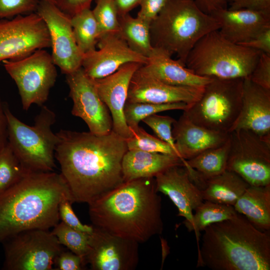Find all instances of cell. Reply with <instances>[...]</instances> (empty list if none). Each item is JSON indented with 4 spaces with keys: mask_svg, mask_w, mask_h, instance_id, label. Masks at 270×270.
<instances>
[{
    "mask_svg": "<svg viewBox=\"0 0 270 270\" xmlns=\"http://www.w3.org/2000/svg\"><path fill=\"white\" fill-rule=\"evenodd\" d=\"M56 134L55 158L74 202L88 204L124 182L125 138L112 130L100 136L66 130Z\"/></svg>",
    "mask_w": 270,
    "mask_h": 270,
    "instance_id": "6da1fadb",
    "label": "cell"
},
{
    "mask_svg": "<svg viewBox=\"0 0 270 270\" xmlns=\"http://www.w3.org/2000/svg\"><path fill=\"white\" fill-rule=\"evenodd\" d=\"M88 205L92 225L114 235L140 244L163 231L154 178L124 182Z\"/></svg>",
    "mask_w": 270,
    "mask_h": 270,
    "instance_id": "7a4b0ae2",
    "label": "cell"
},
{
    "mask_svg": "<svg viewBox=\"0 0 270 270\" xmlns=\"http://www.w3.org/2000/svg\"><path fill=\"white\" fill-rule=\"evenodd\" d=\"M73 200L60 174H26L0 192V243L22 232L50 230L60 222V202Z\"/></svg>",
    "mask_w": 270,
    "mask_h": 270,
    "instance_id": "3957f363",
    "label": "cell"
},
{
    "mask_svg": "<svg viewBox=\"0 0 270 270\" xmlns=\"http://www.w3.org/2000/svg\"><path fill=\"white\" fill-rule=\"evenodd\" d=\"M197 266L212 270H270V233L242 214L212 224L204 230Z\"/></svg>",
    "mask_w": 270,
    "mask_h": 270,
    "instance_id": "277c9868",
    "label": "cell"
},
{
    "mask_svg": "<svg viewBox=\"0 0 270 270\" xmlns=\"http://www.w3.org/2000/svg\"><path fill=\"white\" fill-rule=\"evenodd\" d=\"M153 48L160 49L183 65L196 44L208 32L219 30L220 22L206 14L194 0H168L150 24Z\"/></svg>",
    "mask_w": 270,
    "mask_h": 270,
    "instance_id": "5b68a950",
    "label": "cell"
},
{
    "mask_svg": "<svg viewBox=\"0 0 270 270\" xmlns=\"http://www.w3.org/2000/svg\"><path fill=\"white\" fill-rule=\"evenodd\" d=\"M262 53L230 41L218 30L208 32L196 44L185 66L202 76L244 79L250 77Z\"/></svg>",
    "mask_w": 270,
    "mask_h": 270,
    "instance_id": "8992f818",
    "label": "cell"
},
{
    "mask_svg": "<svg viewBox=\"0 0 270 270\" xmlns=\"http://www.w3.org/2000/svg\"><path fill=\"white\" fill-rule=\"evenodd\" d=\"M8 122V141L24 170L28 172H54V153L58 142L52 130L56 115L50 108L41 106L34 124L28 126L18 118L4 104Z\"/></svg>",
    "mask_w": 270,
    "mask_h": 270,
    "instance_id": "52a82bcc",
    "label": "cell"
},
{
    "mask_svg": "<svg viewBox=\"0 0 270 270\" xmlns=\"http://www.w3.org/2000/svg\"><path fill=\"white\" fill-rule=\"evenodd\" d=\"M243 80L212 78L200 98L183 114L203 128L230 133L240 112Z\"/></svg>",
    "mask_w": 270,
    "mask_h": 270,
    "instance_id": "ba28073f",
    "label": "cell"
},
{
    "mask_svg": "<svg viewBox=\"0 0 270 270\" xmlns=\"http://www.w3.org/2000/svg\"><path fill=\"white\" fill-rule=\"evenodd\" d=\"M4 270H52L64 249L50 230L32 229L19 232L2 242Z\"/></svg>",
    "mask_w": 270,
    "mask_h": 270,
    "instance_id": "9c48e42d",
    "label": "cell"
},
{
    "mask_svg": "<svg viewBox=\"0 0 270 270\" xmlns=\"http://www.w3.org/2000/svg\"><path fill=\"white\" fill-rule=\"evenodd\" d=\"M2 63L17 86L23 109L27 110L33 104L43 106L57 78L51 54L40 49L22 58Z\"/></svg>",
    "mask_w": 270,
    "mask_h": 270,
    "instance_id": "30bf717a",
    "label": "cell"
},
{
    "mask_svg": "<svg viewBox=\"0 0 270 270\" xmlns=\"http://www.w3.org/2000/svg\"><path fill=\"white\" fill-rule=\"evenodd\" d=\"M230 138L226 170L250 186L270 184V140L243 129L230 132Z\"/></svg>",
    "mask_w": 270,
    "mask_h": 270,
    "instance_id": "8fae6325",
    "label": "cell"
},
{
    "mask_svg": "<svg viewBox=\"0 0 270 270\" xmlns=\"http://www.w3.org/2000/svg\"><path fill=\"white\" fill-rule=\"evenodd\" d=\"M46 26L36 13L0 19V62L50 48Z\"/></svg>",
    "mask_w": 270,
    "mask_h": 270,
    "instance_id": "7c38bea8",
    "label": "cell"
},
{
    "mask_svg": "<svg viewBox=\"0 0 270 270\" xmlns=\"http://www.w3.org/2000/svg\"><path fill=\"white\" fill-rule=\"evenodd\" d=\"M48 28L54 63L65 74L82 67L83 54L76 42L70 17L54 3L40 0L36 12Z\"/></svg>",
    "mask_w": 270,
    "mask_h": 270,
    "instance_id": "4fadbf2b",
    "label": "cell"
},
{
    "mask_svg": "<svg viewBox=\"0 0 270 270\" xmlns=\"http://www.w3.org/2000/svg\"><path fill=\"white\" fill-rule=\"evenodd\" d=\"M66 78L73 102L72 114L82 118L92 134L100 136L110 132L112 130V116L98 94L94 80L82 67L66 74Z\"/></svg>",
    "mask_w": 270,
    "mask_h": 270,
    "instance_id": "5bb4252c",
    "label": "cell"
},
{
    "mask_svg": "<svg viewBox=\"0 0 270 270\" xmlns=\"http://www.w3.org/2000/svg\"><path fill=\"white\" fill-rule=\"evenodd\" d=\"M138 244L94 226L86 264L93 270H134L139 260Z\"/></svg>",
    "mask_w": 270,
    "mask_h": 270,
    "instance_id": "9a60e30c",
    "label": "cell"
},
{
    "mask_svg": "<svg viewBox=\"0 0 270 270\" xmlns=\"http://www.w3.org/2000/svg\"><path fill=\"white\" fill-rule=\"evenodd\" d=\"M204 88L167 84L148 73L142 64L132 76L126 102L155 104L184 102L190 105L200 98Z\"/></svg>",
    "mask_w": 270,
    "mask_h": 270,
    "instance_id": "2e32d148",
    "label": "cell"
},
{
    "mask_svg": "<svg viewBox=\"0 0 270 270\" xmlns=\"http://www.w3.org/2000/svg\"><path fill=\"white\" fill-rule=\"evenodd\" d=\"M97 44L98 50L84 54L82 56V68L92 79L109 76L127 63L147 62L148 58L132 50L119 34L104 36Z\"/></svg>",
    "mask_w": 270,
    "mask_h": 270,
    "instance_id": "e0dca14e",
    "label": "cell"
},
{
    "mask_svg": "<svg viewBox=\"0 0 270 270\" xmlns=\"http://www.w3.org/2000/svg\"><path fill=\"white\" fill-rule=\"evenodd\" d=\"M142 65L137 62L127 63L109 76L94 80L100 99L111 114L112 130L126 140L132 136V132L125 120L124 107L130 80Z\"/></svg>",
    "mask_w": 270,
    "mask_h": 270,
    "instance_id": "ac0fdd59",
    "label": "cell"
},
{
    "mask_svg": "<svg viewBox=\"0 0 270 270\" xmlns=\"http://www.w3.org/2000/svg\"><path fill=\"white\" fill-rule=\"evenodd\" d=\"M154 180L156 190L170 199L178 210V216L184 218L183 223L187 228L192 224L194 211L204 202L200 190L184 166L170 167Z\"/></svg>",
    "mask_w": 270,
    "mask_h": 270,
    "instance_id": "d6986e66",
    "label": "cell"
},
{
    "mask_svg": "<svg viewBox=\"0 0 270 270\" xmlns=\"http://www.w3.org/2000/svg\"><path fill=\"white\" fill-rule=\"evenodd\" d=\"M241 129L270 140V90L249 78L243 80L240 112L230 132Z\"/></svg>",
    "mask_w": 270,
    "mask_h": 270,
    "instance_id": "ffe728a7",
    "label": "cell"
},
{
    "mask_svg": "<svg viewBox=\"0 0 270 270\" xmlns=\"http://www.w3.org/2000/svg\"><path fill=\"white\" fill-rule=\"evenodd\" d=\"M172 134L183 162L210 148L221 146L230 134L212 130L192 122L184 114L172 125Z\"/></svg>",
    "mask_w": 270,
    "mask_h": 270,
    "instance_id": "44dd1931",
    "label": "cell"
},
{
    "mask_svg": "<svg viewBox=\"0 0 270 270\" xmlns=\"http://www.w3.org/2000/svg\"><path fill=\"white\" fill-rule=\"evenodd\" d=\"M214 16L220 23L219 31L230 41L246 42L270 28V14L248 10H220Z\"/></svg>",
    "mask_w": 270,
    "mask_h": 270,
    "instance_id": "7402d4cb",
    "label": "cell"
},
{
    "mask_svg": "<svg viewBox=\"0 0 270 270\" xmlns=\"http://www.w3.org/2000/svg\"><path fill=\"white\" fill-rule=\"evenodd\" d=\"M143 66L154 77L172 86L204 87L212 80L195 74L159 48H153Z\"/></svg>",
    "mask_w": 270,
    "mask_h": 270,
    "instance_id": "603a6c76",
    "label": "cell"
},
{
    "mask_svg": "<svg viewBox=\"0 0 270 270\" xmlns=\"http://www.w3.org/2000/svg\"><path fill=\"white\" fill-rule=\"evenodd\" d=\"M177 165L184 166L183 162L175 156L128 150L122 162L124 182L154 178L168 168Z\"/></svg>",
    "mask_w": 270,
    "mask_h": 270,
    "instance_id": "cb8c5ba5",
    "label": "cell"
},
{
    "mask_svg": "<svg viewBox=\"0 0 270 270\" xmlns=\"http://www.w3.org/2000/svg\"><path fill=\"white\" fill-rule=\"evenodd\" d=\"M230 146L229 136L228 140L221 146L207 150L184 162L190 179L200 189L206 180L226 170Z\"/></svg>",
    "mask_w": 270,
    "mask_h": 270,
    "instance_id": "d4e9b609",
    "label": "cell"
},
{
    "mask_svg": "<svg viewBox=\"0 0 270 270\" xmlns=\"http://www.w3.org/2000/svg\"><path fill=\"white\" fill-rule=\"evenodd\" d=\"M255 227L270 230V184L250 186L233 206Z\"/></svg>",
    "mask_w": 270,
    "mask_h": 270,
    "instance_id": "484cf974",
    "label": "cell"
},
{
    "mask_svg": "<svg viewBox=\"0 0 270 270\" xmlns=\"http://www.w3.org/2000/svg\"><path fill=\"white\" fill-rule=\"evenodd\" d=\"M250 186L236 173L226 170L206 180L200 190L204 200L234 206Z\"/></svg>",
    "mask_w": 270,
    "mask_h": 270,
    "instance_id": "4316f807",
    "label": "cell"
},
{
    "mask_svg": "<svg viewBox=\"0 0 270 270\" xmlns=\"http://www.w3.org/2000/svg\"><path fill=\"white\" fill-rule=\"evenodd\" d=\"M119 36L136 53L148 58L153 50L150 24L129 14L118 16Z\"/></svg>",
    "mask_w": 270,
    "mask_h": 270,
    "instance_id": "83f0119b",
    "label": "cell"
},
{
    "mask_svg": "<svg viewBox=\"0 0 270 270\" xmlns=\"http://www.w3.org/2000/svg\"><path fill=\"white\" fill-rule=\"evenodd\" d=\"M70 22L76 42L82 54L96 50L100 34L92 10H82L72 16Z\"/></svg>",
    "mask_w": 270,
    "mask_h": 270,
    "instance_id": "f1b7e54d",
    "label": "cell"
},
{
    "mask_svg": "<svg viewBox=\"0 0 270 270\" xmlns=\"http://www.w3.org/2000/svg\"><path fill=\"white\" fill-rule=\"evenodd\" d=\"M194 211L192 224L187 229L194 231L198 244L200 232L212 224L229 219L238 213L232 206L208 200H204Z\"/></svg>",
    "mask_w": 270,
    "mask_h": 270,
    "instance_id": "f546056e",
    "label": "cell"
},
{
    "mask_svg": "<svg viewBox=\"0 0 270 270\" xmlns=\"http://www.w3.org/2000/svg\"><path fill=\"white\" fill-rule=\"evenodd\" d=\"M188 106V104L184 102L155 104L126 102L124 107V116L129 128H134L138 126L140 122L148 116L167 110H184Z\"/></svg>",
    "mask_w": 270,
    "mask_h": 270,
    "instance_id": "4dcf8cb0",
    "label": "cell"
},
{
    "mask_svg": "<svg viewBox=\"0 0 270 270\" xmlns=\"http://www.w3.org/2000/svg\"><path fill=\"white\" fill-rule=\"evenodd\" d=\"M52 232L62 246L82 257L86 262L90 234L74 229L62 222L57 224L52 228Z\"/></svg>",
    "mask_w": 270,
    "mask_h": 270,
    "instance_id": "1f68e13d",
    "label": "cell"
},
{
    "mask_svg": "<svg viewBox=\"0 0 270 270\" xmlns=\"http://www.w3.org/2000/svg\"><path fill=\"white\" fill-rule=\"evenodd\" d=\"M26 174L8 142L0 151V192L16 184Z\"/></svg>",
    "mask_w": 270,
    "mask_h": 270,
    "instance_id": "d6a6232c",
    "label": "cell"
},
{
    "mask_svg": "<svg viewBox=\"0 0 270 270\" xmlns=\"http://www.w3.org/2000/svg\"><path fill=\"white\" fill-rule=\"evenodd\" d=\"M96 3L92 12L98 28V40L106 36L119 34L118 14L114 0H96Z\"/></svg>",
    "mask_w": 270,
    "mask_h": 270,
    "instance_id": "836d02e7",
    "label": "cell"
},
{
    "mask_svg": "<svg viewBox=\"0 0 270 270\" xmlns=\"http://www.w3.org/2000/svg\"><path fill=\"white\" fill-rule=\"evenodd\" d=\"M130 130L132 136L126 140L128 150H140L178 156L169 145L158 138L149 134L140 126Z\"/></svg>",
    "mask_w": 270,
    "mask_h": 270,
    "instance_id": "e575fe53",
    "label": "cell"
},
{
    "mask_svg": "<svg viewBox=\"0 0 270 270\" xmlns=\"http://www.w3.org/2000/svg\"><path fill=\"white\" fill-rule=\"evenodd\" d=\"M142 121L154 131L158 138L169 145L177 156L181 159L172 134V125L176 120L170 116L154 114L146 117Z\"/></svg>",
    "mask_w": 270,
    "mask_h": 270,
    "instance_id": "d590c367",
    "label": "cell"
},
{
    "mask_svg": "<svg viewBox=\"0 0 270 270\" xmlns=\"http://www.w3.org/2000/svg\"><path fill=\"white\" fill-rule=\"evenodd\" d=\"M40 0H0V19L36 12Z\"/></svg>",
    "mask_w": 270,
    "mask_h": 270,
    "instance_id": "8d00e7d4",
    "label": "cell"
},
{
    "mask_svg": "<svg viewBox=\"0 0 270 270\" xmlns=\"http://www.w3.org/2000/svg\"><path fill=\"white\" fill-rule=\"evenodd\" d=\"M72 202L68 198L64 199L58 208L59 216L62 222L78 230L90 234L94 230L92 225L82 224L75 214L72 207Z\"/></svg>",
    "mask_w": 270,
    "mask_h": 270,
    "instance_id": "74e56055",
    "label": "cell"
},
{
    "mask_svg": "<svg viewBox=\"0 0 270 270\" xmlns=\"http://www.w3.org/2000/svg\"><path fill=\"white\" fill-rule=\"evenodd\" d=\"M249 78L253 82L270 90V54L262 52Z\"/></svg>",
    "mask_w": 270,
    "mask_h": 270,
    "instance_id": "f35d334b",
    "label": "cell"
},
{
    "mask_svg": "<svg viewBox=\"0 0 270 270\" xmlns=\"http://www.w3.org/2000/svg\"><path fill=\"white\" fill-rule=\"evenodd\" d=\"M86 264L80 256L70 251L62 250L56 257L54 266L56 270H82Z\"/></svg>",
    "mask_w": 270,
    "mask_h": 270,
    "instance_id": "ab89813d",
    "label": "cell"
},
{
    "mask_svg": "<svg viewBox=\"0 0 270 270\" xmlns=\"http://www.w3.org/2000/svg\"><path fill=\"white\" fill-rule=\"evenodd\" d=\"M168 0H141L137 17L148 24L156 16Z\"/></svg>",
    "mask_w": 270,
    "mask_h": 270,
    "instance_id": "60d3db41",
    "label": "cell"
},
{
    "mask_svg": "<svg viewBox=\"0 0 270 270\" xmlns=\"http://www.w3.org/2000/svg\"><path fill=\"white\" fill-rule=\"evenodd\" d=\"M230 10H248L270 14V0H226Z\"/></svg>",
    "mask_w": 270,
    "mask_h": 270,
    "instance_id": "b9f144b4",
    "label": "cell"
},
{
    "mask_svg": "<svg viewBox=\"0 0 270 270\" xmlns=\"http://www.w3.org/2000/svg\"><path fill=\"white\" fill-rule=\"evenodd\" d=\"M54 4L62 12L72 17L86 8H90L93 0H54Z\"/></svg>",
    "mask_w": 270,
    "mask_h": 270,
    "instance_id": "7bdbcfd3",
    "label": "cell"
},
{
    "mask_svg": "<svg viewBox=\"0 0 270 270\" xmlns=\"http://www.w3.org/2000/svg\"><path fill=\"white\" fill-rule=\"evenodd\" d=\"M240 44L270 54V28L263 31L250 40Z\"/></svg>",
    "mask_w": 270,
    "mask_h": 270,
    "instance_id": "ee69618b",
    "label": "cell"
},
{
    "mask_svg": "<svg viewBox=\"0 0 270 270\" xmlns=\"http://www.w3.org/2000/svg\"><path fill=\"white\" fill-rule=\"evenodd\" d=\"M198 8L206 14L212 15L216 12L228 8L226 0H194Z\"/></svg>",
    "mask_w": 270,
    "mask_h": 270,
    "instance_id": "f6af8a7d",
    "label": "cell"
},
{
    "mask_svg": "<svg viewBox=\"0 0 270 270\" xmlns=\"http://www.w3.org/2000/svg\"><path fill=\"white\" fill-rule=\"evenodd\" d=\"M8 122L4 104L0 98V151L8 144Z\"/></svg>",
    "mask_w": 270,
    "mask_h": 270,
    "instance_id": "bcb514c9",
    "label": "cell"
},
{
    "mask_svg": "<svg viewBox=\"0 0 270 270\" xmlns=\"http://www.w3.org/2000/svg\"><path fill=\"white\" fill-rule=\"evenodd\" d=\"M116 6L118 16L129 14L138 6L141 0H113Z\"/></svg>",
    "mask_w": 270,
    "mask_h": 270,
    "instance_id": "7dc6e473",
    "label": "cell"
},
{
    "mask_svg": "<svg viewBox=\"0 0 270 270\" xmlns=\"http://www.w3.org/2000/svg\"><path fill=\"white\" fill-rule=\"evenodd\" d=\"M40 0L46 1V2H50L54 4V0Z\"/></svg>",
    "mask_w": 270,
    "mask_h": 270,
    "instance_id": "c3c4849f",
    "label": "cell"
}]
</instances>
